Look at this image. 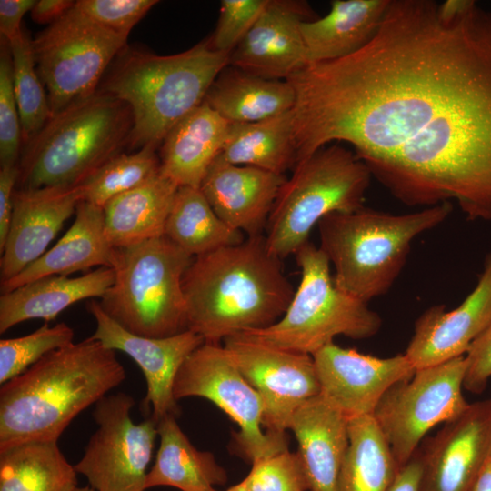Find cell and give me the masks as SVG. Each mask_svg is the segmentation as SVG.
<instances>
[{
  "instance_id": "8fae6325",
  "label": "cell",
  "mask_w": 491,
  "mask_h": 491,
  "mask_svg": "<svg viewBox=\"0 0 491 491\" xmlns=\"http://www.w3.org/2000/svg\"><path fill=\"white\" fill-rule=\"evenodd\" d=\"M466 370L465 356L416 369L409 379L396 384L382 397L373 417L399 469L413 457L430 429L468 407L462 392Z\"/></svg>"
},
{
  "instance_id": "ac0fdd59",
  "label": "cell",
  "mask_w": 491,
  "mask_h": 491,
  "mask_svg": "<svg viewBox=\"0 0 491 491\" xmlns=\"http://www.w3.org/2000/svg\"><path fill=\"white\" fill-rule=\"evenodd\" d=\"M313 19L306 2L269 0L230 53L228 65L266 79L286 80L308 65L301 25Z\"/></svg>"
},
{
  "instance_id": "83f0119b",
  "label": "cell",
  "mask_w": 491,
  "mask_h": 491,
  "mask_svg": "<svg viewBox=\"0 0 491 491\" xmlns=\"http://www.w3.org/2000/svg\"><path fill=\"white\" fill-rule=\"evenodd\" d=\"M294 88L286 80L256 76L231 65L211 85L204 100L230 124L262 121L293 109Z\"/></svg>"
},
{
  "instance_id": "44dd1931",
  "label": "cell",
  "mask_w": 491,
  "mask_h": 491,
  "mask_svg": "<svg viewBox=\"0 0 491 491\" xmlns=\"http://www.w3.org/2000/svg\"><path fill=\"white\" fill-rule=\"evenodd\" d=\"M285 175L236 165L219 155L208 168L200 190L217 216L247 236L264 235Z\"/></svg>"
},
{
  "instance_id": "cb8c5ba5",
  "label": "cell",
  "mask_w": 491,
  "mask_h": 491,
  "mask_svg": "<svg viewBox=\"0 0 491 491\" xmlns=\"http://www.w3.org/2000/svg\"><path fill=\"white\" fill-rule=\"evenodd\" d=\"M229 127V122L203 102L162 141L161 173L178 186L200 188L208 168L223 149Z\"/></svg>"
},
{
  "instance_id": "277c9868",
  "label": "cell",
  "mask_w": 491,
  "mask_h": 491,
  "mask_svg": "<svg viewBox=\"0 0 491 491\" xmlns=\"http://www.w3.org/2000/svg\"><path fill=\"white\" fill-rule=\"evenodd\" d=\"M102 90L130 108L129 145L157 147L167 133L199 106L229 55L212 48L209 39L170 55L137 50L121 53Z\"/></svg>"
},
{
  "instance_id": "4dcf8cb0",
  "label": "cell",
  "mask_w": 491,
  "mask_h": 491,
  "mask_svg": "<svg viewBox=\"0 0 491 491\" xmlns=\"http://www.w3.org/2000/svg\"><path fill=\"white\" fill-rule=\"evenodd\" d=\"M77 473L57 441H31L0 449V491H73Z\"/></svg>"
},
{
  "instance_id": "d6a6232c",
  "label": "cell",
  "mask_w": 491,
  "mask_h": 491,
  "mask_svg": "<svg viewBox=\"0 0 491 491\" xmlns=\"http://www.w3.org/2000/svg\"><path fill=\"white\" fill-rule=\"evenodd\" d=\"M165 235L192 257L242 242L244 234L215 213L200 188L179 186L168 214Z\"/></svg>"
},
{
  "instance_id": "8d00e7d4",
  "label": "cell",
  "mask_w": 491,
  "mask_h": 491,
  "mask_svg": "<svg viewBox=\"0 0 491 491\" xmlns=\"http://www.w3.org/2000/svg\"><path fill=\"white\" fill-rule=\"evenodd\" d=\"M240 484L247 491H309L299 455L288 449L253 462Z\"/></svg>"
},
{
  "instance_id": "d590c367",
  "label": "cell",
  "mask_w": 491,
  "mask_h": 491,
  "mask_svg": "<svg viewBox=\"0 0 491 491\" xmlns=\"http://www.w3.org/2000/svg\"><path fill=\"white\" fill-rule=\"evenodd\" d=\"M74 330L64 322L45 324L35 331L0 340V384L22 375L47 354L65 347L74 339Z\"/></svg>"
},
{
  "instance_id": "2e32d148",
  "label": "cell",
  "mask_w": 491,
  "mask_h": 491,
  "mask_svg": "<svg viewBox=\"0 0 491 491\" xmlns=\"http://www.w3.org/2000/svg\"><path fill=\"white\" fill-rule=\"evenodd\" d=\"M312 356L321 396L347 419L373 416L385 394L416 371L405 354L380 358L334 342Z\"/></svg>"
},
{
  "instance_id": "52a82bcc",
  "label": "cell",
  "mask_w": 491,
  "mask_h": 491,
  "mask_svg": "<svg viewBox=\"0 0 491 491\" xmlns=\"http://www.w3.org/2000/svg\"><path fill=\"white\" fill-rule=\"evenodd\" d=\"M193 258L165 235L115 247L114 283L100 298L101 307L138 336L165 337L187 330L183 277Z\"/></svg>"
},
{
  "instance_id": "f1b7e54d",
  "label": "cell",
  "mask_w": 491,
  "mask_h": 491,
  "mask_svg": "<svg viewBox=\"0 0 491 491\" xmlns=\"http://www.w3.org/2000/svg\"><path fill=\"white\" fill-rule=\"evenodd\" d=\"M169 415L157 421L159 447L145 489L172 486L181 491H210L226 482L225 470L208 451L196 449Z\"/></svg>"
},
{
  "instance_id": "7402d4cb",
  "label": "cell",
  "mask_w": 491,
  "mask_h": 491,
  "mask_svg": "<svg viewBox=\"0 0 491 491\" xmlns=\"http://www.w3.org/2000/svg\"><path fill=\"white\" fill-rule=\"evenodd\" d=\"M288 429L297 440L309 491H337L349 442L348 419L320 394L296 410Z\"/></svg>"
},
{
  "instance_id": "e0dca14e",
  "label": "cell",
  "mask_w": 491,
  "mask_h": 491,
  "mask_svg": "<svg viewBox=\"0 0 491 491\" xmlns=\"http://www.w3.org/2000/svg\"><path fill=\"white\" fill-rule=\"evenodd\" d=\"M420 456V491H471L491 457V397L445 423Z\"/></svg>"
},
{
  "instance_id": "d6986e66",
  "label": "cell",
  "mask_w": 491,
  "mask_h": 491,
  "mask_svg": "<svg viewBox=\"0 0 491 491\" xmlns=\"http://www.w3.org/2000/svg\"><path fill=\"white\" fill-rule=\"evenodd\" d=\"M491 320V252L476 286L455 309L437 305L416 321L405 356L415 369L432 366L466 356L471 344Z\"/></svg>"
},
{
  "instance_id": "5b68a950",
  "label": "cell",
  "mask_w": 491,
  "mask_h": 491,
  "mask_svg": "<svg viewBox=\"0 0 491 491\" xmlns=\"http://www.w3.org/2000/svg\"><path fill=\"white\" fill-rule=\"evenodd\" d=\"M451 202L394 215L365 206L318 223L320 246L335 267L336 286L367 303L386 294L404 267L412 241L442 224Z\"/></svg>"
},
{
  "instance_id": "f6af8a7d",
  "label": "cell",
  "mask_w": 491,
  "mask_h": 491,
  "mask_svg": "<svg viewBox=\"0 0 491 491\" xmlns=\"http://www.w3.org/2000/svg\"><path fill=\"white\" fill-rule=\"evenodd\" d=\"M71 0H40L32 8L31 17L39 24L51 25L75 5Z\"/></svg>"
},
{
  "instance_id": "9a60e30c",
  "label": "cell",
  "mask_w": 491,
  "mask_h": 491,
  "mask_svg": "<svg viewBox=\"0 0 491 491\" xmlns=\"http://www.w3.org/2000/svg\"><path fill=\"white\" fill-rule=\"evenodd\" d=\"M86 308L95 321L91 337L107 348L125 353L141 368L146 381L142 406L152 408L150 416L156 423L165 416H177L179 407L173 393L175 376L185 360L205 339L188 329L165 337L138 336L111 318L98 301L91 300Z\"/></svg>"
},
{
  "instance_id": "f546056e",
  "label": "cell",
  "mask_w": 491,
  "mask_h": 491,
  "mask_svg": "<svg viewBox=\"0 0 491 491\" xmlns=\"http://www.w3.org/2000/svg\"><path fill=\"white\" fill-rule=\"evenodd\" d=\"M220 155L233 165L284 175L297 161L293 109L258 122L230 124Z\"/></svg>"
},
{
  "instance_id": "ab89813d",
  "label": "cell",
  "mask_w": 491,
  "mask_h": 491,
  "mask_svg": "<svg viewBox=\"0 0 491 491\" xmlns=\"http://www.w3.org/2000/svg\"><path fill=\"white\" fill-rule=\"evenodd\" d=\"M155 0H78L75 7L101 27L124 38L156 4Z\"/></svg>"
},
{
  "instance_id": "ee69618b",
  "label": "cell",
  "mask_w": 491,
  "mask_h": 491,
  "mask_svg": "<svg viewBox=\"0 0 491 491\" xmlns=\"http://www.w3.org/2000/svg\"><path fill=\"white\" fill-rule=\"evenodd\" d=\"M422 462L420 451L399 469L389 491H420Z\"/></svg>"
},
{
  "instance_id": "3957f363",
  "label": "cell",
  "mask_w": 491,
  "mask_h": 491,
  "mask_svg": "<svg viewBox=\"0 0 491 491\" xmlns=\"http://www.w3.org/2000/svg\"><path fill=\"white\" fill-rule=\"evenodd\" d=\"M126 378L115 351L91 336L55 350L0 387V449L58 441L70 423Z\"/></svg>"
},
{
  "instance_id": "c3c4849f",
  "label": "cell",
  "mask_w": 491,
  "mask_h": 491,
  "mask_svg": "<svg viewBox=\"0 0 491 491\" xmlns=\"http://www.w3.org/2000/svg\"><path fill=\"white\" fill-rule=\"evenodd\" d=\"M73 491H95V490L92 488L90 486H82V487L77 486Z\"/></svg>"
},
{
  "instance_id": "e575fe53",
  "label": "cell",
  "mask_w": 491,
  "mask_h": 491,
  "mask_svg": "<svg viewBox=\"0 0 491 491\" xmlns=\"http://www.w3.org/2000/svg\"><path fill=\"white\" fill-rule=\"evenodd\" d=\"M12 59L13 85L25 144L33 139L51 118L48 98L37 73L32 39L22 29L7 42Z\"/></svg>"
},
{
  "instance_id": "6da1fadb",
  "label": "cell",
  "mask_w": 491,
  "mask_h": 491,
  "mask_svg": "<svg viewBox=\"0 0 491 491\" xmlns=\"http://www.w3.org/2000/svg\"><path fill=\"white\" fill-rule=\"evenodd\" d=\"M286 81L297 162L345 142L402 203L491 221V11L390 0L366 46Z\"/></svg>"
},
{
  "instance_id": "f35d334b",
  "label": "cell",
  "mask_w": 491,
  "mask_h": 491,
  "mask_svg": "<svg viewBox=\"0 0 491 491\" xmlns=\"http://www.w3.org/2000/svg\"><path fill=\"white\" fill-rule=\"evenodd\" d=\"M268 1H221L216 28L208 38L212 48L230 55L256 22Z\"/></svg>"
},
{
  "instance_id": "1f68e13d",
  "label": "cell",
  "mask_w": 491,
  "mask_h": 491,
  "mask_svg": "<svg viewBox=\"0 0 491 491\" xmlns=\"http://www.w3.org/2000/svg\"><path fill=\"white\" fill-rule=\"evenodd\" d=\"M348 438L337 491H389L399 467L373 416L349 418Z\"/></svg>"
},
{
  "instance_id": "30bf717a",
  "label": "cell",
  "mask_w": 491,
  "mask_h": 491,
  "mask_svg": "<svg viewBox=\"0 0 491 491\" xmlns=\"http://www.w3.org/2000/svg\"><path fill=\"white\" fill-rule=\"evenodd\" d=\"M126 41L91 21L75 5L32 39L52 116L97 92L105 69Z\"/></svg>"
},
{
  "instance_id": "4fadbf2b",
  "label": "cell",
  "mask_w": 491,
  "mask_h": 491,
  "mask_svg": "<svg viewBox=\"0 0 491 491\" xmlns=\"http://www.w3.org/2000/svg\"><path fill=\"white\" fill-rule=\"evenodd\" d=\"M135 403L130 395L119 392L95 405L97 429L74 467L95 491L145 490L157 423L151 416L135 423L131 417Z\"/></svg>"
},
{
  "instance_id": "b9f144b4",
  "label": "cell",
  "mask_w": 491,
  "mask_h": 491,
  "mask_svg": "<svg viewBox=\"0 0 491 491\" xmlns=\"http://www.w3.org/2000/svg\"><path fill=\"white\" fill-rule=\"evenodd\" d=\"M19 171L17 165L0 168V253L7 238L13 214V196Z\"/></svg>"
},
{
  "instance_id": "bcb514c9",
  "label": "cell",
  "mask_w": 491,
  "mask_h": 491,
  "mask_svg": "<svg viewBox=\"0 0 491 491\" xmlns=\"http://www.w3.org/2000/svg\"><path fill=\"white\" fill-rule=\"evenodd\" d=\"M471 491H491V457L483 467Z\"/></svg>"
},
{
  "instance_id": "d4e9b609",
  "label": "cell",
  "mask_w": 491,
  "mask_h": 491,
  "mask_svg": "<svg viewBox=\"0 0 491 491\" xmlns=\"http://www.w3.org/2000/svg\"><path fill=\"white\" fill-rule=\"evenodd\" d=\"M111 267H98L76 277L49 276L0 296V333L30 319L54 320L78 301L101 298L114 283Z\"/></svg>"
},
{
  "instance_id": "60d3db41",
  "label": "cell",
  "mask_w": 491,
  "mask_h": 491,
  "mask_svg": "<svg viewBox=\"0 0 491 491\" xmlns=\"http://www.w3.org/2000/svg\"><path fill=\"white\" fill-rule=\"evenodd\" d=\"M466 370L464 388L481 394L491 378V320L466 354Z\"/></svg>"
},
{
  "instance_id": "ba28073f",
  "label": "cell",
  "mask_w": 491,
  "mask_h": 491,
  "mask_svg": "<svg viewBox=\"0 0 491 491\" xmlns=\"http://www.w3.org/2000/svg\"><path fill=\"white\" fill-rule=\"evenodd\" d=\"M371 177L354 151L338 143L299 161L269 215L264 234L268 249L283 260L309 241L312 229L325 216L364 206Z\"/></svg>"
},
{
  "instance_id": "9c48e42d",
  "label": "cell",
  "mask_w": 491,
  "mask_h": 491,
  "mask_svg": "<svg viewBox=\"0 0 491 491\" xmlns=\"http://www.w3.org/2000/svg\"><path fill=\"white\" fill-rule=\"evenodd\" d=\"M301 278L275 324L238 335L280 349L313 355L337 336L366 339L380 329V316L367 303L338 288L326 254L310 241L295 254Z\"/></svg>"
},
{
  "instance_id": "7c38bea8",
  "label": "cell",
  "mask_w": 491,
  "mask_h": 491,
  "mask_svg": "<svg viewBox=\"0 0 491 491\" xmlns=\"http://www.w3.org/2000/svg\"><path fill=\"white\" fill-rule=\"evenodd\" d=\"M173 393L176 401L199 396L224 411L238 426L236 444L251 463L288 449L286 436L263 431L262 399L220 343L205 342L188 356Z\"/></svg>"
},
{
  "instance_id": "8992f818",
  "label": "cell",
  "mask_w": 491,
  "mask_h": 491,
  "mask_svg": "<svg viewBox=\"0 0 491 491\" xmlns=\"http://www.w3.org/2000/svg\"><path fill=\"white\" fill-rule=\"evenodd\" d=\"M129 106L111 94L92 96L53 115L20 155L16 188L75 186L129 144Z\"/></svg>"
},
{
  "instance_id": "603a6c76",
  "label": "cell",
  "mask_w": 491,
  "mask_h": 491,
  "mask_svg": "<svg viewBox=\"0 0 491 491\" xmlns=\"http://www.w3.org/2000/svg\"><path fill=\"white\" fill-rule=\"evenodd\" d=\"M114 248L105 235L103 208L81 200L75 209V218L65 234L18 275L1 283V293L45 276H69L95 266L110 267Z\"/></svg>"
},
{
  "instance_id": "836d02e7",
  "label": "cell",
  "mask_w": 491,
  "mask_h": 491,
  "mask_svg": "<svg viewBox=\"0 0 491 491\" xmlns=\"http://www.w3.org/2000/svg\"><path fill=\"white\" fill-rule=\"evenodd\" d=\"M159 173L156 147L145 145L133 154L121 153L79 185L82 200L103 208L111 199L144 185Z\"/></svg>"
},
{
  "instance_id": "74e56055",
  "label": "cell",
  "mask_w": 491,
  "mask_h": 491,
  "mask_svg": "<svg viewBox=\"0 0 491 491\" xmlns=\"http://www.w3.org/2000/svg\"><path fill=\"white\" fill-rule=\"evenodd\" d=\"M22 125L13 85L12 59L5 41L0 55V166L17 165L20 158Z\"/></svg>"
},
{
  "instance_id": "4316f807",
  "label": "cell",
  "mask_w": 491,
  "mask_h": 491,
  "mask_svg": "<svg viewBox=\"0 0 491 491\" xmlns=\"http://www.w3.org/2000/svg\"><path fill=\"white\" fill-rule=\"evenodd\" d=\"M178 187L160 171L144 185L111 199L103 211L112 246H128L164 235Z\"/></svg>"
},
{
  "instance_id": "484cf974",
  "label": "cell",
  "mask_w": 491,
  "mask_h": 491,
  "mask_svg": "<svg viewBox=\"0 0 491 491\" xmlns=\"http://www.w3.org/2000/svg\"><path fill=\"white\" fill-rule=\"evenodd\" d=\"M390 0H334L328 14L304 21L308 64L348 56L376 35Z\"/></svg>"
},
{
  "instance_id": "7a4b0ae2",
  "label": "cell",
  "mask_w": 491,
  "mask_h": 491,
  "mask_svg": "<svg viewBox=\"0 0 491 491\" xmlns=\"http://www.w3.org/2000/svg\"><path fill=\"white\" fill-rule=\"evenodd\" d=\"M186 326L205 342L267 327L286 311L295 289L264 235L193 258L183 277Z\"/></svg>"
},
{
  "instance_id": "ffe728a7",
  "label": "cell",
  "mask_w": 491,
  "mask_h": 491,
  "mask_svg": "<svg viewBox=\"0 0 491 491\" xmlns=\"http://www.w3.org/2000/svg\"><path fill=\"white\" fill-rule=\"evenodd\" d=\"M81 200L80 185L15 188L12 219L1 253V283L15 277L47 250Z\"/></svg>"
},
{
  "instance_id": "7dc6e473",
  "label": "cell",
  "mask_w": 491,
  "mask_h": 491,
  "mask_svg": "<svg viewBox=\"0 0 491 491\" xmlns=\"http://www.w3.org/2000/svg\"><path fill=\"white\" fill-rule=\"evenodd\" d=\"M226 491H247L240 483L228 488Z\"/></svg>"
},
{
  "instance_id": "681fc988",
  "label": "cell",
  "mask_w": 491,
  "mask_h": 491,
  "mask_svg": "<svg viewBox=\"0 0 491 491\" xmlns=\"http://www.w3.org/2000/svg\"><path fill=\"white\" fill-rule=\"evenodd\" d=\"M210 491H217V490L214 488V489H212V490H210Z\"/></svg>"
},
{
  "instance_id": "5bb4252c",
  "label": "cell",
  "mask_w": 491,
  "mask_h": 491,
  "mask_svg": "<svg viewBox=\"0 0 491 491\" xmlns=\"http://www.w3.org/2000/svg\"><path fill=\"white\" fill-rule=\"evenodd\" d=\"M223 346L264 405L262 426L266 433L285 436L296 410L320 395L313 356L274 347L241 335Z\"/></svg>"
},
{
  "instance_id": "7bdbcfd3",
  "label": "cell",
  "mask_w": 491,
  "mask_h": 491,
  "mask_svg": "<svg viewBox=\"0 0 491 491\" xmlns=\"http://www.w3.org/2000/svg\"><path fill=\"white\" fill-rule=\"evenodd\" d=\"M35 3V0L0 1V33L5 41L10 42L20 34L22 18Z\"/></svg>"
}]
</instances>
